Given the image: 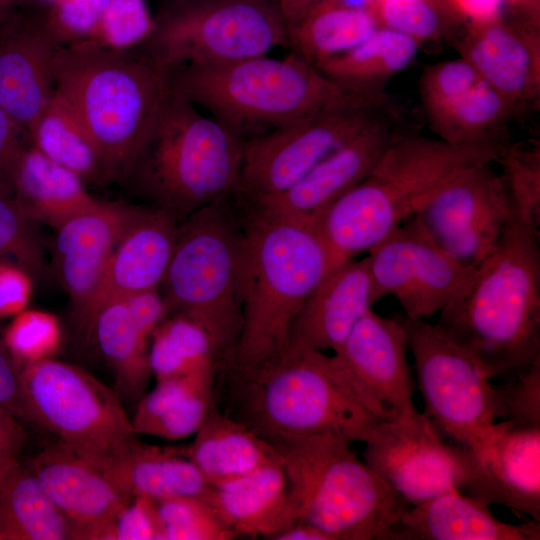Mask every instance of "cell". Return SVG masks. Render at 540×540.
I'll return each instance as SVG.
<instances>
[{
  "instance_id": "cell-1",
  "label": "cell",
  "mask_w": 540,
  "mask_h": 540,
  "mask_svg": "<svg viewBox=\"0 0 540 540\" xmlns=\"http://www.w3.org/2000/svg\"><path fill=\"white\" fill-rule=\"evenodd\" d=\"M436 325L470 352L491 380L540 359L539 230L513 213L499 241Z\"/></svg>"
},
{
  "instance_id": "cell-2",
  "label": "cell",
  "mask_w": 540,
  "mask_h": 540,
  "mask_svg": "<svg viewBox=\"0 0 540 540\" xmlns=\"http://www.w3.org/2000/svg\"><path fill=\"white\" fill-rule=\"evenodd\" d=\"M508 141L453 145L405 131L369 175L336 200L313 225L331 268L368 251L418 213L460 168L498 161Z\"/></svg>"
},
{
  "instance_id": "cell-3",
  "label": "cell",
  "mask_w": 540,
  "mask_h": 540,
  "mask_svg": "<svg viewBox=\"0 0 540 540\" xmlns=\"http://www.w3.org/2000/svg\"><path fill=\"white\" fill-rule=\"evenodd\" d=\"M245 210L242 326L227 366L236 382L283 354L305 302L331 269L313 226Z\"/></svg>"
},
{
  "instance_id": "cell-4",
  "label": "cell",
  "mask_w": 540,
  "mask_h": 540,
  "mask_svg": "<svg viewBox=\"0 0 540 540\" xmlns=\"http://www.w3.org/2000/svg\"><path fill=\"white\" fill-rule=\"evenodd\" d=\"M171 73L134 49L61 45L55 91L92 138L112 182H123L168 95Z\"/></svg>"
},
{
  "instance_id": "cell-5",
  "label": "cell",
  "mask_w": 540,
  "mask_h": 540,
  "mask_svg": "<svg viewBox=\"0 0 540 540\" xmlns=\"http://www.w3.org/2000/svg\"><path fill=\"white\" fill-rule=\"evenodd\" d=\"M239 420L268 440L333 435L365 442L385 418L337 358L289 345L245 380Z\"/></svg>"
},
{
  "instance_id": "cell-6",
  "label": "cell",
  "mask_w": 540,
  "mask_h": 540,
  "mask_svg": "<svg viewBox=\"0 0 540 540\" xmlns=\"http://www.w3.org/2000/svg\"><path fill=\"white\" fill-rule=\"evenodd\" d=\"M243 146L171 87L123 183L180 222L233 192Z\"/></svg>"
},
{
  "instance_id": "cell-7",
  "label": "cell",
  "mask_w": 540,
  "mask_h": 540,
  "mask_svg": "<svg viewBox=\"0 0 540 540\" xmlns=\"http://www.w3.org/2000/svg\"><path fill=\"white\" fill-rule=\"evenodd\" d=\"M170 84L243 141L271 132L355 92L324 76L294 53L211 65H185L171 72Z\"/></svg>"
},
{
  "instance_id": "cell-8",
  "label": "cell",
  "mask_w": 540,
  "mask_h": 540,
  "mask_svg": "<svg viewBox=\"0 0 540 540\" xmlns=\"http://www.w3.org/2000/svg\"><path fill=\"white\" fill-rule=\"evenodd\" d=\"M245 216V207L231 193L180 221L159 287L168 313L199 323L225 367L242 326Z\"/></svg>"
},
{
  "instance_id": "cell-9",
  "label": "cell",
  "mask_w": 540,
  "mask_h": 540,
  "mask_svg": "<svg viewBox=\"0 0 540 540\" xmlns=\"http://www.w3.org/2000/svg\"><path fill=\"white\" fill-rule=\"evenodd\" d=\"M288 477L296 523L316 527L330 540H389L410 506L333 435L269 440Z\"/></svg>"
},
{
  "instance_id": "cell-10",
  "label": "cell",
  "mask_w": 540,
  "mask_h": 540,
  "mask_svg": "<svg viewBox=\"0 0 540 540\" xmlns=\"http://www.w3.org/2000/svg\"><path fill=\"white\" fill-rule=\"evenodd\" d=\"M279 0H170L154 17L148 37L134 47L170 73L268 55L288 47Z\"/></svg>"
},
{
  "instance_id": "cell-11",
  "label": "cell",
  "mask_w": 540,
  "mask_h": 540,
  "mask_svg": "<svg viewBox=\"0 0 540 540\" xmlns=\"http://www.w3.org/2000/svg\"><path fill=\"white\" fill-rule=\"evenodd\" d=\"M21 387L29 421L99 471L139 441L118 392L78 366L54 358L27 365Z\"/></svg>"
},
{
  "instance_id": "cell-12",
  "label": "cell",
  "mask_w": 540,
  "mask_h": 540,
  "mask_svg": "<svg viewBox=\"0 0 540 540\" xmlns=\"http://www.w3.org/2000/svg\"><path fill=\"white\" fill-rule=\"evenodd\" d=\"M392 109L387 95L355 93L306 118L244 141L233 195L252 208L284 193Z\"/></svg>"
},
{
  "instance_id": "cell-13",
  "label": "cell",
  "mask_w": 540,
  "mask_h": 540,
  "mask_svg": "<svg viewBox=\"0 0 540 540\" xmlns=\"http://www.w3.org/2000/svg\"><path fill=\"white\" fill-rule=\"evenodd\" d=\"M402 322L428 418L457 445L484 439L502 419V407L482 365L436 324L409 317Z\"/></svg>"
},
{
  "instance_id": "cell-14",
  "label": "cell",
  "mask_w": 540,
  "mask_h": 540,
  "mask_svg": "<svg viewBox=\"0 0 540 540\" xmlns=\"http://www.w3.org/2000/svg\"><path fill=\"white\" fill-rule=\"evenodd\" d=\"M367 252L377 299L395 297L414 319L439 314L464 292L477 269L441 248L416 214Z\"/></svg>"
},
{
  "instance_id": "cell-15",
  "label": "cell",
  "mask_w": 540,
  "mask_h": 540,
  "mask_svg": "<svg viewBox=\"0 0 540 540\" xmlns=\"http://www.w3.org/2000/svg\"><path fill=\"white\" fill-rule=\"evenodd\" d=\"M513 213L502 176L487 163L452 173L416 215L441 248L477 268L499 241Z\"/></svg>"
},
{
  "instance_id": "cell-16",
  "label": "cell",
  "mask_w": 540,
  "mask_h": 540,
  "mask_svg": "<svg viewBox=\"0 0 540 540\" xmlns=\"http://www.w3.org/2000/svg\"><path fill=\"white\" fill-rule=\"evenodd\" d=\"M364 443V462L410 506L460 489L464 448L445 442L426 414L381 420Z\"/></svg>"
},
{
  "instance_id": "cell-17",
  "label": "cell",
  "mask_w": 540,
  "mask_h": 540,
  "mask_svg": "<svg viewBox=\"0 0 540 540\" xmlns=\"http://www.w3.org/2000/svg\"><path fill=\"white\" fill-rule=\"evenodd\" d=\"M463 448L461 493L540 522V427L502 420L484 439Z\"/></svg>"
},
{
  "instance_id": "cell-18",
  "label": "cell",
  "mask_w": 540,
  "mask_h": 540,
  "mask_svg": "<svg viewBox=\"0 0 540 540\" xmlns=\"http://www.w3.org/2000/svg\"><path fill=\"white\" fill-rule=\"evenodd\" d=\"M419 89L430 127L440 140L453 145L508 141L506 124L517 109L463 58L427 66Z\"/></svg>"
},
{
  "instance_id": "cell-19",
  "label": "cell",
  "mask_w": 540,
  "mask_h": 540,
  "mask_svg": "<svg viewBox=\"0 0 540 540\" xmlns=\"http://www.w3.org/2000/svg\"><path fill=\"white\" fill-rule=\"evenodd\" d=\"M392 109L347 140L284 193L248 210L313 226L342 195L365 179L403 132Z\"/></svg>"
},
{
  "instance_id": "cell-20",
  "label": "cell",
  "mask_w": 540,
  "mask_h": 540,
  "mask_svg": "<svg viewBox=\"0 0 540 540\" xmlns=\"http://www.w3.org/2000/svg\"><path fill=\"white\" fill-rule=\"evenodd\" d=\"M60 46L45 14L20 5L0 21V106L29 135L54 94Z\"/></svg>"
},
{
  "instance_id": "cell-21",
  "label": "cell",
  "mask_w": 540,
  "mask_h": 540,
  "mask_svg": "<svg viewBox=\"0 0 540 540\" xmlns=\"http://www.w3.org/2000/svg\"><path fill=\"white\" fill-rule=\"evenodd\" d=\"M402 321L370 310L334 356L385 419L418 412Z\"/></svg>"
},
{
  "instance_id": "cell-22",
  "label": "cell",
  "mask_w": 540,
  "mask_h": 540,
  "mask_svg": "<svg viewBox=\"0 0 540 540\" xmlns=\"http://www.w3.org/2000/svg\"><path fill=\"white\" fill-rule=\"evenodd\" d=\"M141 208L98 199L55 229V270L78 326L119 239Z\"/></svg>"
},
{
  "instance_id": "cell-23",
  "label": "cell",
  "mask_w": 540,
  "mask_h": 540,
  "mask_svg": "<svg viewBox=\"0 0 540 540\" xmlns=\"http://www.w3.org/2000/svg\"><path fill=\"white\" fill-rule=\"evenodd\" d=\"M168 314L159 289L114 298L94 315L88 333L109 366L121 399L138 402L152 377L151 337Z\"/></svg>"
},
{
  "instance_id": "cell-24",
  "label": "cell",
  "mask_w": 540,
  "mask_h": 540,
  "mask_svg": "<svg viewBox=\"0 0 540 540\" xmlns=\"http://www.w3.org/2000/svg\"><path fill=\"white\" fill-rule=\"evenodd\" d=\"M534 26L502 16L469 22L456 43L461 58L517 110L540 92V37Z\"/></svg>"
},
{
  "instance_id": "cell-25",
  "label": "cell",
  "mask_w": 540,
  "mask_h": 540,
  "mask_svg": "<svg viewBox=\"0 0 540 540\" xmlns=\"http://www.w3.org/2000/svg\"><path fill=\"white\" fill-rule=\"evenodd\" d=\"M178 224L171 213L142 206L109 258L80 328L88 332L94 315L109 300L159 289L173 253Z\"/></svg>"
},
{
  "instance_id": "cell-26",
  "label": "cell",
  "mask_w": 540,
  "mask_h": 540,
  "mask_svg": "<svg viewBox=\"0 0 540 540\" xmlns=\"http://www.w3.org/2000/svg\"><path fill=\"white\" fill-rule=\"evenodd\" d=\"M28 465L75 526L78 540H98L103 528L130 502L61 441L45 447Z\"/></svg>"
},
{
  "instance_id": "cell-27",
  "label": "cell",
  "mask_w": 540,
  "mask_h": 540,
  "mask_svg": "<svg viewBox=\"0 0 540 540\" xmlns=\"http://www.w3.org/2000/svg\"><path fill=\"white\" fill-rule=\"evenodd\" d=\"M377 301L367 256L349 259L331 268L309 296L289 345L335 353Z\"/></svg>"
},
{
  "instance_id": "cell-28",
  "label": "cell",
  "mask_w": 540,
  "mask_h": 540,
  "mask_svg": "<svg viewBox=\"0 0 540 540\" xmlns=\"http://www.w3.org/2000/svg\"><path fill=\"white\" fill-rule=\"evenodd\" d=\"M539 521L511 524L459 490L409 506L389 540H539Z\"/></svg>"
},
{
  "instance_id": "cell-29",
  "label": "cell",
  "mask_w": 540,
  "mask_h": 540,
  "mask_svg": "<svg viewBox=\"0 0 540 540\" xmlns=\"http://www.w3.org/2000/svg\"><path fill=\"white\" fill-rule=\"evenodd\" d=\"M207 501L237 535L272 539L296 523L283 461L212 486Z\"/></svg>"
},
{
  "instance_id": "cell-30",
  "label": "cell",
  "mask_w": 540,
  "mask_h": 540,
  "mask_svg": "<svg viewBox=\"0 0 540 540\" xmlns=\"http://www.w3.org/2000/svg\"><path fill=\"white\" fill-rule=\"evenodd\" d=\"M194 435L192 443L179 450L212 486L283 461L271 441L238 418L219 412L214 402Z\"/></svg>"
},
{
  "instance_id": "cell-31",
  "label": "cell",
  "mask_w": 540,
  "mask_h": 540,
  "mask_svg": "<svg viewBox=\"0 0 540 540\" xmlns=\"http://www.w3.org/2000/svg\"><path fill=\"white\" fill-rule=\"evenodd\" d=\"M100 472L128 501L136 497L160 500L176 496L208 500L212 491V485L179 448H162L141 441Z\"/></svg>"
},
{
  "instance_id": "cell-32",
  "label": "cell",
  "mask_w": 540,
  "mask_h": 540,
  "mask_svg": "<svg viewBox=\"0 0 540 540\" xmlns=\"http://www.w3.org/2000/svg\"><path fill=\"white\" fill-rule=\"evenodd\" d=\"M7 177L25 213L54 229L98 200L79 176L51 161L33 144L19 156Z\"/></svg>"
},
{
  "instance_id": "cell-33",
  "label": "cell",
  "mask_w": 540,
  "mask_h": 540,
  "mask_svg": "<svg viewBox=\"0 0 540 540\" xmlns=\"http://www.w3.org/2000/svg\"><path fill=\"white\" fill-rule=\"evenodd\" d=\"M420 45L405 34L380 26L357 46L315 68L346 89L382 96L387 82L414 61Z\"/></svg>"
},
{
  "instance_id": "cell-34",
  "label": "cell",
  "mask_w": 540,
  "mask_h": 540,
  "mask_svg": "<svg viewBox=\"0 0 540 540\" xmlns=\"http://www.w3.org/2000/svg\"><path fill=\"white\" fill-rule=\"evenodd\" d=\"M78 540L28 464L19 462L0 483V540Z\"/></svg>"
},
{
  "instance_id": "cell-35",
  "label": "cell",
  "mask_w": 540,
  "mask_h": 540,
  "mask_svg": "<svg viewBox=\"0 0 540 540\" xmlns=\"http://www.w3.org/2000/svg\"><path fill=\"white\" fill-rule=\"evenodd\" d=\"M380 23L373 9L325 2L288 29L292 53L314 67L367 39Z\"/></svg>"
},
{
  "instance_id": "cell-36",
  "label": "cell",
  "mask_w": 540,
  "mask_h": 540,
  "mask_svg": "<svg viewBox=\"0 0 540 540\" xmlns=\"http://www.w3.org/2000/svg\"><path fill=\"white\" fill-rule=\"evenodd\" d=\"M30 138L34 147L84 182L103 186L110 174L84 125L63 97L54 91Z\"/></svg>"
},
{
  "instance_id": "cell-37",
  "label": "cell",
  "mask_w": 540,
  "mask_h": 540,
  "mask_svg": "<svg viewBox=\"0 0 540 540\" xmlns=\"http://www.w3.org/2000/svg\"><path fill=\"white\" fill-rule=\"evenodd\" d=\"M149 362L156 381L215 370L222 366L207 331L193 319L168 313L154 330Z\"/></svg>"
},
{
  "instance_id": "cell-38",
  "label": "cell",
  "mask_w": 540,
  "mask_h": 540,
  "mask_svg": "<svg viewBox=\"0 0 540 540\" xmlns=\"http://www.w3.org/2000/svg\"><path fill=\"white\" fill-rule=\"evenodd\" d=\"M37 224L20 206L8 177L0 174V260L44 278L47 264Z\"/></svg>"
},
{
  "instance_id": "cell-39",
  "label": "cell",
  "mask_w": 540,
  "mask_h": 540,
  "mask_svg": "<svg viewBox=\"0 0 540 540\" xmlns=\"http://www.w3.org/2000/svg\"><path fill=\"white\" fill-rule=\"evenodd\" d=\"M374 12L380 26L420 43L453 34L463 19L448 0H376Z\"/></svg>"
},
{
  "instance_id": "cell-40",
  "label": "cell",
  "mask_w": 540,
  "mask_h": 540,
  "mask_svg": "<svg viewBox=\"0 0 540 540\" xmlns=\"http://www.w3.org/2000/svg\"><path fill=\"white\" fill-rule=\"evenodd\" d=\"M154 501L164 540H229L237 536L204 498L176 496Z\"/></svg>"
},
{
  "instance_id": "cell-41",
  "label": "cell",
  "mask_w": 540,
  "mask_h": 540,
  "mask_svg": "<svg viewBox=\"0 0 540 540\" xmlns=\"http://www.w3.org/2000/svg\"><path fill=\"white\" fill-rule=\"evenodd\" d=\"M2 341L10 356L22 369L54 358L62 342L58 318L47 311L24 309L5 328Z\"/></svg>"
},
{
  "instance_id": "cell-42",
  "label": "cell",
  "mask_w": 540,
  "mask_h": 540,
  "mask_svg": "<svg viewBox=\"0 0 540 540\" xmlns=\"http://www.w3.org/2000/svg\"><path fill=\"white\" fill-rule=\"evenodd\" d=\"M498 161L516 215L539 230L540 225V151L536 145L509 144Z\"/></svg>"
},
{
  "instance_id": "cell-43",
  "label": "cell",
  "mask_w": 540,
  "mask_h": 540,
  "mask_svg": "<svg viewBox=\"0 0 540 540\" xmlns=\"http://www.w3.org/2000/svg\"><path fill=\"white\" fill-rule=\"evenodd\" d=\"M154 17L144 0H112L92 44L127 50L138 46L151 33Z\"/></svg>"
},
{
  "instance_id": "cell-44",
  "label": "cell",
  "mask_w": 540,
  "mask_h": 540,
  "mask_svg": "<svg viewBox=\"0 0 540 540\" xmlns=\"http://www.w3.org/2000/svg\"><path fill=\"white\" fill-rule=\"evenodd\" d=\"M111 1L54 0L45 19L61 45L93 43Z\"/></svg>"
},
{
  "instance_id": "cell-45",
  "label": "cell",
  "mask_w": 540,
  "mask_h": 540,
  "mask_svg": "<svg viewBox=\"0 0 540 540\" xmlns=\"http://www.w3.org/2000/svg\"><path fill=\"white\" fill-rule=\"evenodd\" d=\"M502 420L520 427H540V359L495 385Z\"/></svg>"
},
{
  "instance_id": "cell-46",
  "label": "cell",
  "mask_w": 540,
  "mask_h": 540,
  "mask_svg": "<svg viewBox=\"0 0 540 540\" xmlns=\"http://www.w3.org/2000/svg\"><path fill=\"white\" fill-rule=\"evenodd\" d=\"M215 370L157 380L138 401L131 419L134 432L145 435L149 427L195 388L214 382Z\"/></svg>"
},
{
  "instance_id": "cell-47",
  "label": "cell",
  "mask_w": 540,
  "mask_h": 540,
  "mask_svg": "<svg viewBox=\"0 0 540 540\" xmlns=\"http://www.w3.org/2000/svg\"><path fill=\"white\" fill-rule=\"evenodd\" d=\"M213 383H205L189 392L156 420L145 435L167 440H180L194 435L213 403Z\"/></svg>"
},
{
  "instance_id": "cell-48",
  "label": "cell",
  "mask_w": 540,
  "mask_h": 540,
  "mask_svg": "<svg viewBox=\"0 0 540 540\" xmlns=\"http://www.w3.org/2000/svg\"><path fill=\"white\" fill-rule=\"evenodd\" d=\"M98 540H164L155 501L133 498L103 528Z\"/></svg>"
},
{
  "instance_id": "cell-49",
  "label": "cell",
  "mask_w": 540,
  "mask_h": 540,
  "mask_svg": "<svg viewBox=\"0 0 540 540\" xmlns=\"http://www.w3.org/2000/svg\"><path fill=\"white\" fill-rule=\"evenodd\" d=\"M33 276L23 268L0 260V318L13 317L31 298Z\"/></svg>"
},
{
  "instance_id": "cell-50",
  "label": "cell",
  "mask_w": 540,
  "mask_h": 540,
  "mask_svg": "<svg viewBox=\"0 0 540 540\" xmlns=\"http://www.w3.org/2000/svg\"><path fill=\"white\" fill-rule=\"evenodd\" d=\"M0 409L18 420L29 421L21 387V369L0 338Z\"/></svg>"
},
{
  "instance_id": "cell-51",
  "label": "cell",
  "mask_w": 540,
  "mask_h": 540,
  "mask_svg": "<svg viewBox=\"0 0 540 540\" xmlns=\"http://www.w3.org/2000/svg\"><path fill=\"white\" fill-rule=\"evenodd\" d=\"M31 144L28 131L0 106V174L7 176Z\"/></svg>"
},
{
  "instance_id": "cell-52",
  "label": "cell",
  "mask_w": 540,
  "mask_h": 540,
  "mask_svg": "<svg viewBox=\"0 0 540 540\" xmlns=\"http://www.w3.org/2000/svg\"><path fill=\"white\" fill-rule=\"evenodd\" d=\"M25 438L20 420L0 409V483L20 462Z\"/></svg>"
},
{
  "instance_id": "cell-53",
  "label": "cell",
  "mask_w": 540,
  "mask_h": 540,
  "mask_svg": "<svg viewBox=\"0 0 540 540\" xmlns=\"http://www.w3.org/2000/svg\"><path fill=\"white\" fill-rule=\"evenodd\" d=\"M453 9L471 23L493 21L501 16L505 0H448Z\"/></svg>"
},
{
  "instance_id": "cell-54",
  "label": "cell",
  "mask_w": 540,
  "mask_h": 540,
  "mask_svg": "<svg viewBox=\"0 0 540 540\" xmlns=\"http://www.w3.org/2000/svg\"><path fill=\"white\" fill-rule=\"evenodd\" d=\"M330 0H279L288 29L315 7Z\"/></svg>"
},
{
  "instance_id": "cell-55",
  "label": "cell",
  "mask_w": 540,
  "mask_h": 540,
  "mask_svg": "<svg viewBox=\"0 0 540 540\" xmlns=\"http://www.w3.org/2000/svg\"><path fill=\"white\" fill-rule=\"evenodd\" d=\"M273 540H330V537L316 527L297 522L275 535Z\"/></svg>"
},
{
  "instance_id": "cell-56",
  "label": "cell",
  "mask_w": 540,
  "mask_h": 540,
  "mask_svg": "<svg viewBox=\"0 0 540 540\" xmlns=\"http://www.w3.org/2000/svg\"><path fill=\"white\" fill-rule=\"evenodd\" d=\"M20 5L21 0H0V21L11 14Z\"/></svg>"
},
{
  "instance_id": "cell-57",
  "label": "cell",
  "mask_w": 540,
  "mask_h": 540,
  "mask_svg": "<svg viewBox=\"0 0 540 540\" xmlns=\"http://www.w3.org/2000/svg\"><path fill=\"white\" fill-rule=\"evenodd\" d=\"M509 1H512V2H520V1H526V0H509Z\"/></svg>"
},
{
  "instance_id": "cell-58",
  "label": "cell",
  "mask_w": 540,
  "mask_h": 540,
  "mask_svg": "<svg viewBox=\"0 0 540 540\" xmlns=\"http://www.w3.org/2000/svg\"><path fill=\"white\" fill-rule=\"evenodd\" d=\"M376 1V0H375Z\"/></svg>"
}]
</instances>
